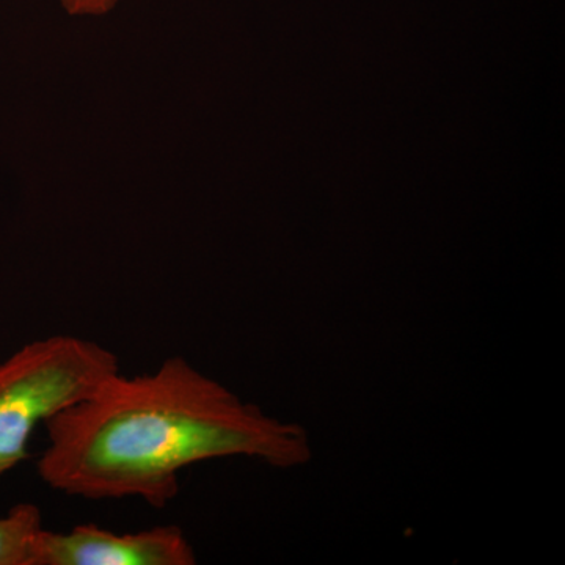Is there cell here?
Instances as JSON below:
<instances>
[{
	"label": "cell",
	"instance_id": "3",
	"mask_svg": "<svg viewBox=\"0 0 565 565\" xmlns=\"http://www.w3.org/2000/svg\"><path fill=\"white\" fill-rule=\"evenodd\" d=\"M195 550L177 525L114 533L87 523L70 531L44 527L33 565H193Z\"/></svg>",
	"mask_w": 565,
	"mask_h": 565
},
{
	"label": "cell",
	"instance_id": "1",
	"mask_svg": "<svg viewBox=\"0 0 565 565\" xmlns=\"http://www.w3.org/2000/svg\"><path fill=\"white\" fill-rule=\"evenodd\" d=\"M36 471L55 492L82 500H140L163 509L182 471L211 460L294 468L311 459L300 424L264 414L184 356L128 377L118 371L44 424Z\"/></svg>",
	"mask_w": 565,
	"mask_h": 565
},
{
	"label": "cell",
	"instance_id": "5",
	"mask_svg": "<svg viewBox=\"0 0 565 565\" xmlns=\"http://www.w3.org/2000/svg\"><path fill=\"white\" fill-rule=\"evenodd\" d=\"M63 9L74 17H102L109 13L118 0H61Z\"/></svg>",
	"mask_w": 565,
	"mask_h": 565
},
{
	"label": "cell",
	"instance_id": "4",
	"mask_svg": "<svg viewBox=\"0 0 565 565\" xmlns=\"http://www.w3.org/2000/svg\"><path fill=\"white\" fill-rule=\"evenodd\" d=\"M43 530L39 505H13L7 515L0 516V565H33Z\"/></svg>",
	"mask_w": 565,
	"mask_h": 565
},
{
	"label": "cell",
	"instance_id": "2",
	"mask_svg": "<svg viewBox=\"0 0 565 565\" xmlns=\"http://www.w3.org/2000/svg\"><path fill=\"white\" fill-rule=\"evenodd\" d=\"M120 360L106 345L51 334L0 363V481L29 457L36 427L92 393Z\"/></svg>",
	"mask_w": 565,
	"mask_h": 565
}]
</instances>
